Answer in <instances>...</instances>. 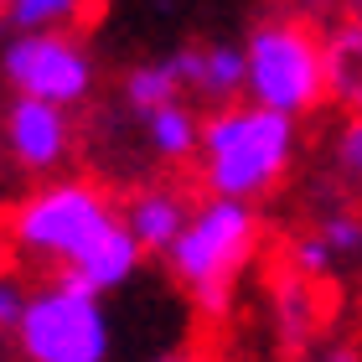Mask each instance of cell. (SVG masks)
<instances>
[{"instance_id": "cell-1", "label": "cell", "mask_w": 362, "mask_h": 362, "mask_svg": "<svg viewBox=\"0 0 362 362\" xmlns=\"http://www.w3.org/2000/svg\"><path fill=\"white\" fill-rule=\"evenodd\" d=\"M300 151V119L274 114L264 104H223L202 114V145H197V176L207 197L228 202H259L269 197Z\"/></svg>"}, {"instance_id": "cell-2", "label": "cell", "mask_w": 362, "mask_h": 362, "mask_svg": "<svg viewBox=\"0 0 362 362\" xmlns=\"http://www.w3.org/2000/svg\"><path fill=\"white\" fill-rule=\"evenodd\" d=\"M259 243H264V218L254 202H228V197H207L192 207V223L181 228L171 243L166 269L181 290L192 295L202 321H228L233 316V290L243 269L254 264Z\"/></svg>"}, {"instance_id": "cell-3", "label": "cell", "mask_w": 362, "mask_h": 362, "mask_svg": "<svg viewBox=\"0 0 362 362\" xmlns=\"http://www.w3.org/2000/svg\"><path fill=\"white\" fill-rule=\"evenodd\" d=\"M243 62H249V104H264L274 114L305 119L326 104V37H316L305 21L274 16L259 21L243 37Z\"/></svg>"}, {"instance_id": "cell-4", "label": "cell", "mask_w": 362, "mask_h": 362, "mask_svg": "<svg viewBox=\"0 0 362 362\" xmlns=\"http://www.w3.org/2000/svg\"><path fill=\"white\" fill-rule=\"evenodd\" d=\"M119 223V212L104 192L93 187V181H47L26 197V202H16L11 212V243L16 254L37 259V264H57L68 269L78 254L98 243L109 233V228Z\"/></svg>"}, {"instance_id": "cell-5", "label": "cell", "mask_w": 362, "mask_h": 362, "mask_svg": "<svg viewBox=\"0 0 362 362\" xmlns=\"http://www.w3.org/2000/svg\"><path fill=\"white\" fill-rule=\"evenodd\" d=\"M16 341L26 362H104L114 347L104 295H93L78 274L57 269L42 290H31Z\"/></svg>"}, {"instance_id": "cell-6", "label": "cell", "mask_w": 362, "mask_h": 362, "mask_svg": "<svg viewBox=\"0 0 362 362\" xmlns=\"http://www.w3.org/2000/svg\"><path fill=\"white\" fill-rule=\"evenodd\" d=\"M0 73L16 93L47 98L57 109L83 104L98 78L88 47L68 31H21V37H11L6 52H0Z\"/></svg>"}, {"instance_id": "cell-7", "label": "cell", "mask_w": 362, "mask_h": 362, "mask_svg": "<svg viewBox=\"0 0 362 362\" xmlns=\"http://www.w3.org/2000/svg\"><path fill=\"white\" fill-rule=\"evenodd\" d=\"M6 151L21 171H57L73 151V119L68 109L47 104V98L16 93L6 109Z\"/></svg>"}, {"instance_id": "cell-8", "label": "cell", "mask_w": 362, "mask_h": 362, "mask_svg": "<svg viewBox=\"0 0 362 362\" xmlns=\"http://www.w3.org/2000/svg\"><path fill=\"white\" fill-rule=\"evenodd\" d=\"M171 73L181 78V88H192L207 104H238L243 88H249V62H243V47L233 42H207V47H176L166 52Z\"/></svg>"}, {"instance_id": "cell-9", "label": "cell", "mask_w": 362, "mask_h": 362, "mask_svg": "<svg viewBox=\"0 0 362 362\" xmlns=\"http://www.w3.org/2000/svg\"><path fill=\"white\" fill-rule=\"evenodd\" d=\"M140 264H145V249H140V238L124 228V218L109 228L98 243H88L83 254L68 264V274H78L83 285L93 290V295H114L119 285H129V279L140 274Z\"/></svg>"}, {"instance_id": "cell-10", "label": "cell", "mask_w": 362, "mask_h": 362, "mask_svg": "<svg viewBox=\"0 0 362 362\" xmlns=\"http://www.w3.org/2000/svg\"><path fill=\"white\" fill-rule=\"evenodd\" d=\"M187 223H192V202L176 187H140L124 207V228L140 238L145 254H166Z\"/></svg>"}, {"instance_id": "cell-11", "label": "cell", "mask_w": 362, "mask_h": 362, "mask_svg": "<svg viewBox=\"0 0 362 362\" xmlns=\"http://www.w3.org/2000/svg\"><path fill=\"white\" fill-rule=\"evenodd\" d=\"M316 326H321V305H316V285L300 274H279L274 279V337L290 357H300L310 341H316Z\"/></svg>"}, {"instance_id": "cell-12", "label": "cell", "mask_w": 362, "mask_h": 362, "mask_svg": "<svg viewBox=\"0 0 362 362\" xmlns=\"http://www.w3.org/2000/svg\"><path fill=\"white\" fill-rule=\"evenodd\" d=\"M326 98L347 114H362V37L352 21L326 37Z\"/></svg>"}, {"instance_id": "cell-13", "label": "cell", "mask_w": 362, "mask_h": 362, "mask_svg": "<svg viewBox=\"0 0 362 362\" xmlns=\"http://www.w3.org/2000/svg\"><path fill=\"white\" fill-rule=\"evenodd\" d=\"M140 124H145V145H151L160 160H187V156H197V145H202V114H197L187 98L145 114Z\"/></svg>"}, {"instance_id": "cell-14", "label": "cell", "mask_w": 362, "mask_h": 362, "mask_svg": "<svg viewBox=\"0 0 362 362\" xmlns=\"http://www.w3.org/2000/svg\"><path fill=\"white\" fill-rule=\"evenodd\" d=\"M181 93H187V88H181V78L171 73V62H166V57L135 62V68L119 78V98H124V109L135 114V119H145V114H156V109L176 104Z\"/></svg>"}, {"instance_id": "cell-15", "label": "cell", "mask_w": 362, "mask_h": 362, "mask_svg": "<svg viewBox=\"0 0 362 362\" xmlns=\"http://www.w3.org/2000/svg\"><path fill=\"white\" fill-rule=\"evenodd\" d=\"M93 0H6V21L16 31H68L88 16Z\"/></svg>"}, {"instance_id": "cell-16", "label": "cell", "mask_w": 362, "mask_h": 362, "mask_svg": "<svg viewBox=\"0 0 362 362\" xmlns=\"http://www.w3.org/2000/svg\"><path fill=\"white\" fill-rule=\"evenodd\" d=\"M337 264H341L337 249L316 233V228H310V233H295V238L285 243V269L300 274V279H310V285H326V279L337 274Z\"/></svg>"}, {"instance_id": "cell-17", "label": "cell", "mask_w": 362, "mask_h": 362, "mask_svg": "<svg viewBox=\"0 0 362 362\" xmlns=\"http://www.w3.org/2000/svg\"><path fill=\"white\" fill-rule=\"evenodd\" d=\"M316 233L337 249V259H357L362 254V212L357 207H326L316 218Z\"/></svg>"}, {"instance_id": "cell-18", "label": "cell", "mask_w": 362, "mask_h": 362, "mask_svg": "<svg viewBox=\"0 0 362 362\" xmlns=\"http://www.w3.org/2000/svg\"><path fill=\"white\" fill-rule=\"evenodd\" d=\"M332 160H337V171L347 176V181H357V187H362V114H352V119L337 129Z\"/></svg>"}, {"instance_id": "cell-19", "label": "cell", "mask_w": 362, "mask_h": 362, "mask_svg": "<svg viewBox=\"0 0 362 362\" xmlns=\"http://www.w3.org/2000/svg\"><path fill=\"white\" fill-rule=\"evenodd\" d=\"M26 300L31 295L21 290V279H11V274H0V332H16L26 316Z\"/></svg>"}, {"instance_id": "cell-20", "label": "cell", "mask_w": 362, "mask_h": 362, "mask_svg": "<svg viewBox=\"0 0 362 362\" xmlns=\"http://www.w3.org/2000/svg\"><path fill=\"white\" fill-rule=\"evenodd\" d=\"M310 362H362V341H347V337H341V341H326Z\"/></svg>"}, {"instance_id": "cell-21", "label": "cell", "mask_w": 362, "mask_h": 362, "mask_svg": "<svg viewBox=\"0 0 362 362\" xmlns=\"http://www.w3.org/2000/svg\"><path fill=\"white\" fill-rule=\"evenodd\" d=\"M160 362H212L207 352H171V357H160Z\"/></svg>"}, {"instance_id": "cell-22", "label": "cell", "mask_w": 362, "mask_h": 362, "mask_svg": "<svg viewBox=\"0 0 362 362\" xmlns=\"http://www.w3.org/2000/svg\"><path fill=\"white\" fill-rule=\"evenodd\" d=\"M352 31L362 37V0H352Z\"/></svg>"}, {"instance_id": "cell-23", "label": "cell", "mask_w": 362, "mask_h": 362, "mask_svg": "<svg viewBox=\"0 0 362 362\" xmlns=\"http://www.w3.org/2000/svg\"><path fill=\"white\" fill-rule=\"evenodd\" d=\"M0 11H6V0H0Z\"/></svg>"}]
</instances>
